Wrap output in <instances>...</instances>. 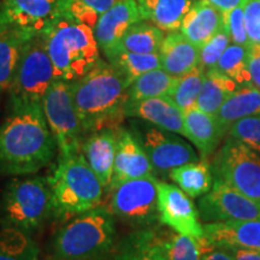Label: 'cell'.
<instances>
[{
  "mask_svg": "<svg viewBox=\"0 0 260 260\" xmlns=\"http://www.w3.org/2000/svg\"><path fill=\"white\" fill-rule=\"evenodd\" d=\"M201 260H235L234 256L230 254L226 249L223 248H214L212 251L205 253L201 256Z\"/></svg>",
  "mask_w": 260,
  "mask_h": 260,
  "instance_id": "obj_43",
  "label": "cell"
},
{
  "mask_svg": "<svg viewBox=\"0 0 260 260\" xmlns=\"http://www.w3.org/2000/svg\"><path fill=\"white\" fill-rule=\"evenodd\" d=\"M47 178L57 214H81L102 203L105 188L82 153L59 157L57 168Z\"/></svg>",
  "mask_w": 260,
  "mask_h": 260,
  "instance_id": "obj_5",
  "label": "cell"
},
{
  "mask_svg": "<svg viewBox=\"0 0 260 260\" xmlns=\"http://www.w3.org/2000/svg\"><path fill=\"white\" fill-rule=\"evenodd\" d=\"M0 260H38V252L25 253V254H15L0 251Z\"/></svg>",
  "mask_w": 260,
  "mask_h": 260,
  "instance_id": "obj_44",
  "label": "cell"
},
{
  "mask_svg": "<svg viewBox=\"0 0 260 260\" xmlns=\"http://www.w3.org/2000/svg\"><path fill=\"white\" fill-rule=\"evenodd\" d=\"M161 69L174 77H181L199 67L200 48L180 31L169 32L159 48Z\"/></svg>",
  "mask_w": 260,
  "mask_h": 260,
  "instance_id": "obj_21",
  "label": "cell"
},
{
  "mask_svg": "<svg viewBox=\"0 0 260 260\" xmlns=\"http://www.w3.org/2000/svg\"><path fill=\"white\" fill-rule=\"evenodd\" d=\"M228 135L254 149L260 154V115L246 117L230 125Z\"/></svg>",
  "mask_w": 260,
  "mask_h": 260,
  "instance_id": "obj_35",
  "label": "cell"
},
{
  "mask_svg": "<svg viewBox=\"0 0 260 260\" xmlns=\"http://www.w3.org/2000/svg\"><path fill=\"white\" fill-rule=\"evenodd\" d=\"M54 79L53 64L47 51L46 35L38 32L29 39L10 86L11 107L41 104Z\"/></svg>",
  "mask_w": 260,
  "mask_h": 260,
  "instance_id": "obj_7",
  "label": "cell"
},
{
  "mask_svg": "<svg viewBox=\"0 0 260 260\" xmlns=\"http://www.w3.org/2000/svg\"><path fill=\"white\" fill-rule=\"evenodd\" d=\"M107 61L115 65L117 69L121 71L129 86L144 74L161 68L159 53L141 54L121 52Z\"/></svg>",
  "mask_w": 260,
  "mask_h": 260,
  "instance_id": "obj_33",
  "label": "cell"
},
{
  "mask_svg": "<svg viewBox=\"0 0 260 260\" xmlns=\"http://www.w3.org/2000/svg\"><path fill=\"white\" fill-rule=\"evenodd\" d=\"M0 209L10 226L23 232L38 229L53 212L48 178L12 180L5 188Z\"/></svg>",
  "mask_w": 260,
  "mask_h": 260,
  "instance_id": "obj_6",
  "label": "cell"
},
{
  "mask_svg": "<svg viewBox=\"0 0 260 260\" xmlns=\"http://www.w3.org/2000/svg\"><path fill=\"white\" fill-rule=\"evenodd\" d=\"M45 35L56 80L74 82L102 60L94 28L89 25L61 17Z\"/></svg>",
  "mask_w": 260,
  "mask_h": 260,
  "instance_id": "obj_4",
  "label": "cell"
},
{
  "mask_svg": "<svg viewBox=\"0 0 260 260\" xmlns=\"http://www.w3.org/2000/svg\"><path fill=\"white\" fill-rule=\"evenodd\" d=\"M132 132L147 153L154 170L170 172L172 169L187 162L198 161V154L193 147L177 136L152 124L132 123Z\"/></svg>",
  "mask_w": 260,
  "mask_h": 260,
  "instance_id": "obj_11",
  "label": "cell"
},
{
  "mask_svg": "<svg viewBox=\"0 0 260 260\" xmlns=\"http://www.w3.org/2000/svg\"><path fill=\"white\" fill-rule=\"evenodd\" d=\"M73 0H5L4 11L12 24L32 32H45L67 16Z\"/></svg>",
  "mask_w": 260,
  "mask_h": 260,
  "instance_id": "obj_14",
  "label": "cell"
},
{
  "mask_svg": "<svg viewBox=\"0 0 260 260\" xmlns=\"http://www.w3.org/2000/svg\"><path fill=\"white\" fill-rule=\"evenodd\" d=\"M164 234L141 229L123 240L113 254L115 260H169L162 247Z\"/></svg>",
  "mask_w": 260,
  "mask_h": 260,
  "instance_id": "obj_25",
  "label": "cell"
},
{
  "mask_svg": "<svg viewBox=\"0 0 260 260\" xmlns=\"http://www.w3.org/2000/svg\"><path fill=\"white\" fill-rule=\"evenodd\" d=\"M144 21L138 0H119L98 18L94 34L106 59L112 54L126 30L135 23Z\"/></svg>",
  "mask_w": 260,
  "mask_h": 260,
  "instance_id": "obj_16",
  "label": "cell"
},
{
  "mask_svg": "<svg viewBox=\"0 0 260 260\" xmlns=\"http://www.w3.org/2000/svg\"><path fill=\"white\" fill-rule=\"evenodd\" d=\"M205 73L206 71L203 68L197 67L188 74L178 77L174 89L168 95L183 113L197 106L198 98L203 88Z\"/></svg>",
  "mask_w": 260,
  "mask_h": 260,
  "instance_id": "obj_32",
  "label": "cell"
},
{
  "mask_svg": "<svg viewBox=\"0 0 260 260\" xmlns=\"http://www.w3.org/2000/svg\"><path fill=\"white\" fill-rule=\"evenodd\" d=\"M168 175L190 198L209 193L213 186L212 170L207 159L187 162L172 169Z\"/></svg>",
  "mask_w": 260,
  "mask_h": 260,
  "instance_id": "obj_29",
  "label": "cell"
},
{
  "mask_svg": "<svg viewBox=\"0 0 260 260\" xmlns=\"http://www.w3.org/2000/svg\"><path fill=\"white\" fill-rule=\"evenodd\" d=\"M79 2L100 16L115 6L119 0H79Z\"/></svg>",
  "mask_w": 260,
  "mask_h": 260,
  "instance_id": "obj_40",
  "label": "cell"
},
{
  "mask_svg": "<svg viewBox=\"0 0 260 260\" xmlns=\"http://www.w3.org/2000/svg\"><path fill=\"white\" fill-rule=\"evenodd\" d=\"M207 2L216 6L220 12H228L239 6H246L249 0H207Z\"/></svg>",
  "mask_w": 260,
  "mask_h": 260,
  "instance_id": "obj_41",
  "label": "cell"
},
{
  "mask_svg": "<svg viewBox=\"0 0 260 260\" xmlns=\"http://www.w3.org/2000/svg\"><path fill=\"white\" fill-rule=\"evenodd\" d=\"M249 47L241 45H229L217 64L216 69L235 81L237 86L242 87L252 84L248 69Z\"/></svg>",
  "mask_w": 260,
  "mask_h": 260,
  "instance_id": "obj_34",
  "label": "cell"
},
{
  "mask_svg": "<svg viewBox=\"0 0 260 260\" xmlns=\"http://www.w3.org/2000/svg\"><path fill=\"white\" fill-rule=\"evenodd\" d=\"M115 217L98 206L60 228L51 242V260H104L113 252Z\"/></svg>",
  "mask_w": 260,
  "mask_h": 260,
  "instance_id": "obj_3",
  "label": "cell"
},
{
  "mask_svg": "<svg viewBox=\"0 0 260 260\" xmlns=\"http://www.w3.org/2000/svg\"><path fill=\"white\" fill-rule=\"evenodd\" d=\"M222 28L223 12L207 0H195L180 30L188 40L200 48Z\"/></svg>",
  "mask_w": 260,
  "mask_h": 260,
  "instance_id": "obj_22",
  "label": "cell"
},
{
  "mask_svg": "<svg viewBox=\"0 0 260 260\" xmlns=\"http://www.w3.org/2000/svg\"><path fill=\"white\" fill-rule=\"evenodd\" d=\"M228 133L216 116L201 111L197 106L184 112V138L199 151L201 159L211 157Z\"/></svg>",
  "mask_w": 260,
  "mask_h": 260,
  "instance_id": "obj_20",
  "label": "cell"
},
{
  "mask_svg": "<svg viewBox=\"0 0 260 260\" xmlns=\"http://www.w3.org/2000/svg\"><path fill=\"white\" fill-rule=\"evenodd\" d=\"M35 34L12 23L0 34V94L10 89L25 45Z\"/></svg>",
  "mask_w": 260,
  "mask_h": 260,
  "instance_id": "obj_23",
  "label": "cell"
},
{
  "mask_svg": "<svg viewBox=\"0 0 260 260\" xmlns=\"http://www.w3.org/2000/svg\"><path fill=\"white\" fill-rule=\"evenodd\" d=\"M126 118H138L149 124L184 136V113L168 96L126 103Z\"/></svg>",
  "mask_w": 260,
  "mask_h": 260,
  "instance_id": "obj_18",
  "label": "cell"
},
{
  "mask_svg": "<svg viewBox=\"0 0 260 260\" xmlns=\"http://www.w3.org/2000/svg\"><path fill=\"white\" fill-rule=\"evenodd\" d=\"M260 115V89L247 84L237 89L217 112V119L228 133L230 125L246 117Z\"/></svg>",
  "mask_w": 260,
  "mask_h": 260,
  "instance_id": "obj_26",
  "label": "cell"
},
{
  "mask_svg": "<svg viewBox=\"0 0 260 260\" xmlns=\"http://www.w3.org/2000/svg\"><path fill=\"white\" fill-rule=\"evenodd\" d=\"M224 249V248H223ZM235 260H260V252L245 248H226Z\"/></svg>",
  "mask_w": 260,
  "mask_h": 260,
  "instance_id": "obj_42",
  "label": "cell"
},
{
  "mask_svg": "<svg viewBox=\"0 0 260 260\" xmlns=\"http://www.w3.org/2000/svg\"><path fill=\"white\" fill-rule=\"evenodd\" d=\"M204 234L213 248H245L260 252V219L207 223Z\"/></svg>",
  "mask_w": 260,
  "mask_h": 260,
  "instance_id": "obj_17",
  "label": "cell"
},
{
  "mask_svg": "<svg viewBox=\"0 0 260 260\" xmlns=\"http://www.w3.org/2000/svg\"><path fill=\"white\" fill-rule=\"evenodd\" d=\"M162 247L169 260H201L205 253L214 249L205 236L197 239L178 233H164Z\"/></svg>",
  "mask_w": 260,
  "mask_h": 260,
  "instance_id": "obj_31",
  "label": "cell"
},
{
  "mask_svg": "<svg viewBox=\"0 0 260 260\" xmlns=\"http://www.w3.org/2000/svg\"><path fill=\"white\" fill-rule=\"evenodd\" d=\"M158 213L159 222L183 235L201 239L205 236L204 226L199 220V212L190 197L180 187L159 181Z\"/></svg>",
  "mask_w": 260,
  "mask_h": 260,
  "instance_id": "obj_13",
  "label": "cell"
},
{
  "mask_svg": "<svg viewBox=\"0 0 260 260\" xmlns=\"http://www.w3.org/2000/svg\"><path fill=\"white\" fill-rule=\"evenodd\" d=\"M178 77L171 76L161 68L148 71L136 79L128 88V102L136 103L151 98L168 96L174 89Z\"/></svg>",
  "mask_w": 260,
  "mask_h": 260,
  "instance_id": "obj_30",
  "label": "cell"
},
{
  "mask_svg": "<svg viewBox=\"0 0 260 260\" xmlns=\"http://www.w3.org/2000/svg\"><path fill=\"white\" fill-rule=\"evenodd\" d=\"M248 69L252 84L260 89V44H252L249 47Z\"/></svg>",
  "mask_w": 260,
  "mask_h": 260,
  "instance_id": "obj_39",
  "label": "cell"
},
{
  "mask_svg": "<svg viewBox=\"0 0 260 260\" xmlns=\"http://www.w3.org/2000/svg\"><path fill=\"white\" fill-rule=\"evenodd\" d=\"M237 87L235 81L216 68L206 71L197 107L209 115L216 116L223 104L236 92Z\"/></svg>",
  "mask_w": 260,
  "mask_h": 260,
  "instance_id": "obj_28",
  "label": "cell"
},
{
  "mask_svg": "<svg viewBox=\"0 0 260 260\" xmlns=\"http://www.w3.org/2000/svg\"><path fill=\"white\" fill-rule=\"evenodd\" d=\"M199 216L209 223L260 219V204L224 182L213 180L211 190L199 200Z\"/></svg>",
  "mask_w": 260,
  "mask_h": 260,
  "instance_id": "obj_12",
  "label": "cell"
},
{
  "mask_svg": "<svg viewBox=\"0 0 260 260\" xmlns=\"http://www.w3.org/2000/svg\"><path fill=\"white\" fill-rule=\"evenodd\" d=\"M41 106L57 142L59 157L82 153L84 133L75 107L71 82L54 80L42 98Z\"/></svg>",
  "mask_w": 260,
  "mask_h": 260,
  "instance_id": "obj_8",
  "label": "cell"
},
{
  "mask_svg": "<svg viewBox=\"0 0 260 260\" xmlns=\"http://www.w3.org/2000/svg\"><path fill=\"white\" fill-rule=\"evenodd\" d=\"M195 0H138L142 19L162 31H177Z\"/></svg>",
  "mask_w": 260,
  "mask_h": 260,
  "instance_id": "obj_24",
  "label": "cell"
},
{
  "mask_svg": "<svg viewBox=\"0 0 260 260\" xmlns=\"http://www.w3.org/2000/svg\"><path fill=\"white\" fill-rule=\"evenodd\" d=\"M10 24H11V21L9 19L8 15H6L4 10H2V11H0V34H2Z\"/></svg>",
  "mask_w": 260,
  "mask_h": 260,
  "instance_id": "obj_45",
  "label": "cell"
},
{
  "mask_svg": "<svg viewBox=\"0 0 260 260\" xmlns=\"http://www.w3.org/2000/svg\"><path fill=\"white\" fill-rule=\"evenodd\" d=\"M164 38V31L159 29L157 25L149 23L147 21L139 22L126 30L111 56L107 58V60H110L121 52L141 54L158 53Z\"/></svg>",
  "mask_w": 260,
  "mask_h": 260,
  "instance_id": "obj_27",
  "label": "cell"
},
{
  "mask_svg": "<svg viewBox=\"0 0 260 260\" xmlns=\"http://www.w3.org/2000/svg\"><path fill=\"white\" fill-rule=\"evenodd\" d=\"M117 130L102 129L94 132L82 144V154L93 169L105 189L112 181L117 151Z\"/></svg>",
  "mask_w": 260,
  "mask_h": 260,
  "instance_id": "obj_19",
  "label": "cell"
},
{
  "mask_svg": "<svg viewBox=\"0 0 260 260\" xmlns=\"http://www.w3.org/2000/svg\"><path fill=\"white\" fill-rule=\"evenodd\" d=\"M213 180L222 181L260 204V154L228 136L211 162Z\"/></svg>",
  "mask_w": 260,
  "mask_h": 260,
  "instance_id": "obj_9",
  "label": "cell"
},
{
  "mask_svg": "<svg viewBox=\"0 0 260 260\" xmlns=\"http://www.w3.org/2000/svg\"><path fill=\"white\" fill-rule=\"evenodd\" d=\"M230 37L224 28L213 35L204 46L200 47V61L199 67L205 71L214 69L218 64L220 57L230 44Z\"/></svg>",
  "mask_w": 260,
  "mask_h": 260,
  "instance_id": "obj_36",
  "label": "cell"
},
{
  "mask_svg": "<svg viewBox=\"0 0 260 260\" xmlns=\"http://www.w3.org/2000/svg\"><path fill=\"white\" fill-rule=\"evenodd\" d=\"M245 22L251 44H260V0H249L247 3Z\"/></svg>",
  "mask_w": 260,
  "mask_h": 260,
  "instance_id": "obj_38",
  "label": "cell"
},
{
  "mask_svg": "<svg viewBox=\"0 0 260 260\" xmlns=\"http://www.w3.org/2000/svg\"><path fill=\"white\" fill-rule=\"evenodd\" d=\"M154 168L147 153L132 130L123 126L117 130V151L112 181L109 191L123 182L154 176Z\"/></svg>",
  "mask_w": 260,
  "mask_h": 260,
  "instance_id": "obj_15",
  "label": "cell"
},
{
  "mask_svg": "<svg viewBox=\"0 0 260 260\" xmlns=\"http://www.w3.org/2000/svg\"><path fill=\"white\" fill-rule=\"evenodd\" d=\"M104 260H115V258H113V256H112V258H111V259H109V258H106V259H104Z\"/></svg>",
  "mask_w": 260,
  "mask_h": 260,
  "instance_id": "obj_46",
  "label": "cell"
},
{
  "mask_svg": "<svg viewBox=\"0 0 260 260\" xmlns=\"http://www.w3.org/2000/svg\"><path fill=\"white\" fill-rule=\"evenodd\" d=\"M223 28L229 34L233 44L251 47L252 44L246 29L245 6H239L232 11L223 12Z\"/></svg>",
  "mask_w": 260,
  "mask_h": 260,
  "instance_id": "obj_37",
  "label": "cell"
},
{
  "mask_svg": "<svg viewBox=\"0 0 260 260\" xmlns=\"http://www.w3.org/2000/svg\"><path fill=\"white\" fill-rule=\"evenodd\" d=\"M158 180L147 176L130 180L109 190L107 206L113 217L133 228H144L159 220Z\"/></svg>",
  "mask_w": 260,
  "mask_h": 260,
  "instance_id": "obj_10",
  "label": "cell"
},
{
  "mask_svg": "<svg viewBox=\"0 0 260 260\" xmlns=\"http://www.w3.org/2000/svg\"><path fill=\"white\" fill-rule=\"evenodd\" d=\"M57 148L41 104L11 107L0 125V172L35 174L50 164Z\"/></svg>",
  "mask_w": 260,
  "mask_h": 260,
  "instance_id": "obj_1",
  "label": "cell"
},
{
  "mask_svg": "<svg viewBox=\"0 0 260 260\" xmlns=\"http://www.w3.org/2000/svg\"><path fill=\"white\" fill-rule=\"evenodd\" d=\"M129 84L110 61L100 60L88 74L71 82V92L83 133L118 129L126 118Z\"/></svg>",
  "mask_w": 260,
  "mask_h": 260,
  "instance_id": "obj_2",
  "label": "cell"
}]
</instances>
